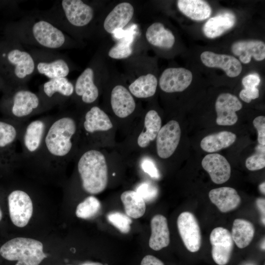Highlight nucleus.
Returning <instances> with one entry per match:
<instances>
[{
    "mask_svg": "<svg viewBox=\"0 0 265 265\" xmlns=\"http://www.w3.org/2000/svg\"><path fill=\"white\" fill-rule=\"evenodd\" d=\"M53 117L46 116L25 123L19 139L22 148L20 161H33L41 148L46 132Z\"/></svg>",
    "mask_w": 265,
    "mask_h": 265,
    "instance_id": "7",
    "label": "nucleus"
},
{
    "mask_svg": "<svg viewBox=\"0 0 265 265\" xmlns=\"http://www.w3.org/2000/svg\"><path fill=\"white\" fill-rule=\"evenodd\" d=\"M265 182L262 183L260 186H259V189L261 191V192L265 194Z\"/></svg>",
    "mask_w": 265,
    "mask_h": 265,
    "instance_id": "47",
    "label": "nucleus"
},
{
    "mask_svg": "<svg viewBox=\"0 0 265 265\" xmlns=\"http://www.w3.org/2000/svg\"><path fill=\"white\" fill-rule=\"evenodd\" d=\"M212 256L218 265H226L231 258L234 246L231 233L221 227L214 228L210 235Z\"/></svg>",
    "mask_w": 265,
    "mask_h": 265,
    "instance_id": "14",
    "label": "nucleus"
},
{
    "mask_svg": "<svg viewBox=\"0 0 265 265\" xmlns=\"http://www.w3.org/2000/svg\"><path fill=\"white\" fill-rule=\"evenodd\" d=\"M22 45L15 40L12 47L1 54L10 71L13 87L27 86V82L35 74L33 58Z\"/></svg>",
    "mask_w": 265,
    "mask_h": 265,
    "instance_id": "6",
    "label": "nucleus"
},
{
    "mask_svg": "<svg viewBox=\"0 0 265 265\" xmlns=\"http://www.w3.org/2000/svg\"><path fill=\"white\" fill-rule=\"evenodd\" d=\"M151 228L150 247L159 251L167 247L170 242V233L166 218L161 214L155 215L151 220Z\"/></svg>",
    "mask_w": 265,
    "mask_h": 265,
    "instance_id": "25",
    "label": "nucleus"
},
{
    "mask_svg": "<svg viewBox=\"0 0 265 265\" xmlns=\"http://www.w3.org/2000/svg\"><path fill=\"white\" fill-rule=\"evenodd\" d=\"M255 234L252 223L243 219H236L233 224L231 236L234 242L239 248L247 247L251 242Z\"/></svg>",
    "mask_w": 265,
    "mask_h": 265,
    "instance_id": "32",
    "label": "nucleus"
},
{
    "mask_svg": "<svg viewBox=\"0 0 265 265\" xmlns=\"http://www.w3.org/2000/svg\"><path fill=\"white\" fill-rule=\"evenodd\" d=\"M179 234L187 249L191 252L198 251L201 245V235L198 222L191 212L181 213L177 219Z\"/></svg>",
    "mask_w": 265,
    "mask_h": 265,
    "instance_id": "13",
    "label": "nucleus"
},
{
    "mask_svg": "<svg viewBox=\"0 0 265 265\" xmlns=\"http://www.w3.org/2000/svg\"><path fill=\"white\" fill-rule=\"evenodd\" d=\"M177 6L183 14L195 21L207 19L212 12L210 5L202 0H179Z\"/></svg>",
    "mask_w": 265,
    "mask_h": 265,
    "instance_id": "29",
    "label": "nucleus"
},
{
    "mask_svg": "<svg viewBox=\"0 0 265 265\" xmlns=\"http://www.w3.org/2000/svg\"><path fill=\"white\" fill-rule=\"evenodd\" d=\"M28 52L34 61L35 73L49 80L66 77L69 74L71 68L69 61L57 51L32 48Z\"/></svg>",
    "mask_w": 265,
    "mask_h": 265,
    "instance_id": "9",
    "label": "nucleus"
},
{
    "mask_svg": "<svg viewBox=\"0 0 265 265\" xmlns=\"http://www.w3.org/2000/svg\"><path fill=\"white\" fill-rule=\"evenodd\" d=\"M158 85L157 78L149 73L142 75L134 80L129 86L130 92L138 98H147L156 93Z\"/></svg>",
    "mask_w": 265,
    "mask_h": 265,
    "instance_id": "33",
    "label": "nucleus"
},
{
    "mask_svg": "<svg viewBox=\"0 0 265 265\" xmlns=\"http://www.w3.org/2000/svg\"><path fill=\"white\" fill-rule=\"evenodd\" d=\"M2 217V211L0 207V221L1 220Z\"/></svg>",
    "mask_w": 265,
    "mask_h": 265,
    "instance_id": "48",
    "label": "nucleus"
},
{
    "mask_svg": "<svg viewBox=\"0 0 265 265\" xmlns=\"http://www.w3.org/2000/svg\"><path fill=\"white\" fill-rule=\"evenodd\" d=\"M231 51L244 64L249 63L252 57L256 61H261L265 58V44L262 41H238L233 44Z\"/></svg>",
    "mask_w": 265,
    "mask_h": 265,
    "instance_id": "23",
    "label": "nucleus"
},
{
    "mask_svg": "<svg viewBox=\"0 0 265 265\" xmlns=\"http://www.w3.org/2000/svg\"><path fill=\"white\" fill-rule=\"evenodd\" d=\"M161 120L154 110L147 112L144 119L145 131L140 133L137 138V144L141 148L147 147L151 141H153L161 128Z\"/></svg>",
    "mask_w": 265,
    "mask_h": 265,
    "instance_id": "31",
    "label": "nucleus"
},
{
    "mask_svg": "<svg viewBox=\"0 0 265 265\" xmlns=\"http://www.w3.org/2000/svg\"><path fill=\"white\" fill-rule=\"evenodd\" d=\"M253 124L258 132V141L260 144L265 145V117L259 116L256 117Z\"/></svg>",
    "mask_w": 265,
    "mask_h": 265,
    "instance_id": "41",
    "label": "nucleus"
},
{
    "mask_svg": "<svg viewBox=\"0 0 265 265\" xmlns=\"http://www.w3.org/2000/svg\"><path fill=\"white\" fill-rule=\"evenodd\" d=\"M111 106L114 114L120 118L131 115L135 108V102L130 91L122 85H116L112 90Z\"/></svg>",
    "mask_w": 265,
    "mask_h": 265,
    "instance_id": "22",
    "label": "nucleus"
},
{
    "mask_svg": "<svg viewBox=\"0 0 265 265\" xmlns=\"http://www.w3.org/2000/svg\"><path fill=\"white\" fill-rule=\"evenodd\" d=\"M142 169L152 178L158 179L159 178V171L153 161L148 158H145L141 161Z\"/></svg>",
    "mask_w": 265,
    "mask_h": 265,
    "instance_id": "40",
    "label": "nucleus"
},
{
    "mask_svg": "<svg viewBox=\"0 0 265 265\" xmlns=\"http://www.w3.org/2000/svg\"><path fill=\"white\" fill-rule=\"evenodd\" d=\"M191 72L184 68H168L161 74L159 85L160 89L167 93L182 92L191 83Z\"/></svg>",
    "mask_w": 265,
    "mask_h": 265,
    "instance_id": "17",
    "label": "nucleus"
},
{
    "mask_svg": "<svg viewBox=\"0 0 265 265\" xmlns=\"http://www.w3.org/2000/svg\"><path fill=\"white\" fill-rule=\"evenodd\" d=\"M107 219L121 233L127 234L130 231L132 220L127 215L118 212H113L107 214Z\"/></svg>",
    "mask_w": 265,
    "mask_h": 265,
    "instance_id": "36",
    "label": "nucleus"
},
{
    "mask_svg": "<svg viewBox=\"0 0 265 265\" xmlns=\"http://www.w3.org/2000/svg\"><path fill=\"white\" fill-rule=\"evenodd\" d=\"M201 164L209 173L212 181L216 184L225 183L231 176V166L221 155L217 153L207 155L202 159Z\"/></svg>",
    "mask_w": 265,
    "mask_h": 265,
    "instance_id": "18",
    "label": "nucleus"
},
{
    "mask_svg": "<svg viewBox=\"0 0 265 265\" xmlns=\"http://www.w3.org/2000/svg\"><path fill=\"white\" fill-rule=\"evenodd\" d=\"M9 104V113L12 120L26 122L33 115L48 110L37 93L27 86L13 87Z\"/></svg>",
    "mask_w": 265,
    "mask_h": 265,
    "instance_id": "8",
    "label": "nucleus"
},
{
    "mask_svg": "<svg viewBox=\"0 0 265 265\" xmlns=\"http://www.w3.org/2000/svg\"><path fill=\"white\" fill-rule=\"evenodd\" d=\"M236 137L232 132L222 131L204 137L200 142V146L206 152L213 153L231 146Z\"/></svg>",
    "mask_w": 265,
    "mask_h": 265,
    "instance_id": "30",
    "label": "nucleus"
},
{
    "mask_svg": "<svg viewBox=\"0 0 265 265\" xmlns=\"http://www.w3.org/2000/svg\"><path fill=\"white\" fill-rule=\"evenodd\" d=\"M74 93V85L66 77L48 80L39 86L37 92L47 110L61 106Z\"/></svg>",
    "mask_w": 265,
    "mask_h": 265,
    "instance_id": "11",
    "label": "nucleus"
},
{
    "mask_svg": "<svg viewBox=\"0 0 265 265\" xmlns=\"http://www.w3.org/2000/svg\"><path fill=\"white\" fill-rule=\"evenodd\" d=\"M77 169L86 192L97 194L106 189L108 168L106 158L100 151L95 149L85 151L78 160Z\"/></svg>",
    "mask_w": 265,
    "mask_h": 265,
    "instance_id": "4",
    "label": "nucleus"
},
{
    "mask_svg": "<svg viewBox=\"0 0 265 265\" xmlns=\"http://www.w3.org/2000/svg\"><path fill=\"white\" fill-rule=\"evenodd\" d=\"M145 37L150 44L163 49L171 48L175 41L173 33L159 22L154 23L148 27Z\"/></svg>",
    "mask_w": 265,
    "mask_h": 265,
    "instance_id": "28",
    "label": "nucleus"
},
{
    "mask_svg": "<svg viewBox=\"0 0 265 265\" xmlns=\"http://www.w3.org/2000/svg\"><path fill=\"white\" fill-rule=\"evenodd\" d=\"M83 129L87 135L110 130L113 125L108 115L97 106L91 107L85 114Z\"/></svg>",
    "mask_w": 265,
    "mask_h": 265,
    "instance_id": "26",
    "label": "nucleus"
},
{
    "mask_svg": "<svg viewBox=\"0 0 265 265\" xmlns=\"http://www.w3.org/2000/svg\"><path fill=\"white\" fill-rule=\"evenodd\" d=\"M209 197L222 212H227L236 209L241 201L236 190L227 186L212 189L209 192Z\"/></svg>",
    "mask_w": 265,
    "mask_h": 265,
    "instance_id": "24",
    "label": "nucleus"
},
{
    "mask_svg": "<svg viewBox=\"0 0 265 265\" xmlns=\"http://www.w3.org/2000/svg\"><path fill=\"white\" fill-rule=\"evenodd\" d=\"M200 58L206 66L221 68L231 78L237 77L242 71L240 61L232 55L205 51L201 53Z\"/></svg>",
    "mask_w": 265,
    "mask_h": 265,
    "instance_id": "19",
    "label": "nucleus"
},
{
    "mask_svg": "<svg viewBox=\"0 0 265 265\" xmlns=\"http://www.w3.org/2000/svg\"><path fill=\"white\" fill-rule=\"evenodd\" d=\"M8 203L12 223L18 227L26 226L33 212L32 202L29 195L23 190H15L8 195Z\"/></svg>",
    "mask_w": 265,
    "mask_h": 265,
    "instance_id": "12",
    "label": "nucleus"
},
{
    "mask_svg": "<svg viewBox=\"0 0 265 265\" xmlns=\"http://www.w3.org/2000/svg\"><path fill=\"white\" fill-rule=\"evenodd\" d=\"M85 104L93 103L99 96V90L95 83V71L91 66L86 68L77 78L74 93Z\"/></svg>",
    "mask_w": 265,
    "mask_h": 265,
    "instance_id": "20",
    "label": "nucleus"
},
{
    "mask_svg": "<svg viewBox=\"0 0 265 265\" xmlns=\"http://www.w3.org/2000/svg\"><path fill=\"white\" fill-rule=\"evenodd\" d=\"M25 122L0 120V165H15L20 162L16 145Z\"/></svg>",
    "mask_w": 265,
    "mask_h": 265,
    "instance_id": "10",
    "label": "nucleus"
},
{
    "mask_svg": "<svg viewBox=\"0 0 265 265\" xmlns=\"http://www.w3.org/2000/svg\"><path fill=\"white\" fill-rule=\"evenodd\" d=\"M36 13L64 32L87 26L94 16L93 8L81 0H58L49 9Z\"/></svg>",
    "mask_w": 265,
    "mask_h": 265,
    "instance_id": "3",
    "label": "nucleus"
},
{
    "mask_svg": "<svg viewBox=\"0 0 265 265\" xmlns=\"http://www.w3.org/2000/svg\"><path fill=\"white\" fill-rule=\"evenodd\" d=\"M13 30L15 40L33 48L57 51L69 47L71 43L65 32L36 12L22 17Z\"/></svg>",
    "mask_w": 265,
    "mask_h": 265,
    "instance_id": "2",
    "label": "nucleus"
},
{
    "mask_svg": "<svg viewBox=\"0 0 265 265\" xmlns=\"http://www.w3.org/2000/svg\"><path fill=\"white\" fill-rule=\"evenodd\" d=\"M242 105L235 95L229 93L220 94L215 102L217 114L216 122L220 126H232L238 119L236 111L241 109Z\"/></svg>",
    "mask_w": 265,
    "mask_h": 265,
    "instance_id": "16",
    "label": "nucleus"
},
{
    "mask_svg": "<svg viewBox=\"0 0 265 265\" xmlns=\"http://www.w3.org/2000/svg\"><path fill=\"white\" fill-rule=\"evenodd\" d=\"M101 209L99 200L95 196L86 197L77 206L76 216L82 219H89L96 215Z\"/></svg>",
    "mask_w": 265,
    "mask_h": 265,
    "instance_id": "35",
    "label": "nucleus"
},
{
    "mask_svg": "<svg viewBox=\"0 0 265 265\" xmlns=\"http://www.w3.org/2000/svg\"><path fill=\"white\" fill-rule=\"evenodd\" d=\"M240 98L245 103H249L252 100L259 97V91L256 88H244L239 92Z\"/></svg>",
    "mask_w": 265,
    "mask_h": 265,
    "instance_id": "42",
    "label": "nucleus"
},
{
    "mask_svg": "<svg viewBox=\"0 0 265 265\" xmlns=\"http://www.w3.org/2000/svg\"><path fill=\"white\" fill-rule=\"evenodd\" d=\"M132 53L131 43L129 41H120L113 46L108 53V56L113 59L126 58Z\"/></svg>",
    "mask_w": 265,
    "mask_h": 265,
    "instance_id": "38",
    "label": "nucleus"
},
{
    "mask_svg": "<svg viewBox=\"0 0 265 265\" xmlns=\"http://www.w3.org/2000/svg\"><path fill=\"white\" fill-rule=\"evenodd\" d=\"M236 21L235 16L226 12L210 18L204 25L203 31L209 38H215L232 28Z\"/></svg>",
    "mask_w": 265,
    "mask_h": 265,
    "instance_id": "27",
    "label": "nucleus"
},
{
    "mask_svg": "<svg viewBox=\"0 0 265 265\" xmlns=\"http://www.w3.org/2000/svg\"><path fill=\"white\" fill-rule=\"evenodd\" d=\"M0 254L8 261H17L15 265H39L47 257L40 241L30 238H16L5 242Z\"/></svg>",
    "mask_w": 265,
    "mask_h": 265,
    "instance_id": "5",
    "label": "nucleus"
},
{
    "mask_svg": "<svg viewBox=\"0 0 265 265\" xmlns=\"http://www.w3.org/2000/svg\"><path fill=\"white\" fill-rule=\"evenodd\" d=\"M265 145L259 144L256 153L248 157L245 161L246 168L251 171L261 169L265 166Z\"/></svg>",
    "mask_w": 265,
    "mask_h": 265,
    "instance_id": "37",
    "label": "nucleus"
},
{
    "mask_svg": "<svg viewBox=\"0 0 265 265\" xmlns=\"http://www.w3.org/2000/svg\"><path fill=\"white\" fill-rule=\"evenodd\" d=\"M181 128L178 122L171 120L161 127L156 139L157 151L162 159L171 157L176 150L180 140Z\"/></svg>",
    "mask_w": 265,
    "mask_h": 265,
    "instance_id": "15",
    "label": "nucleus"
},
{
    "mask_svg": "<svg viewBox=\"0 0 265 265\" xmlns=\"http://www.w3.org/2000/svg\"><path fill=\"white\" fill-rule=\"evenodd\" d=\"M78 128V124L72 116L62 113L54 116L41 148L32 162L48 167H62L73 151Z\"/></svg>",
    "mask_w": 265,
    "mask_h": 265,
    "instance_id": "1",
    "label": "nucleus"
},
{
    "mask_svg": "<svg viewBox=\"0 0 265 265\" xmlns=\"http://www.w3.org/2000/svg\"><path fill=\"white\" fill-rule=\"evenodd\" d=\"M120 198L128 216L138 218L144 215L146 211L145 202L135 191H125L122 193Z\"/></svg>",
    "mask_w": 265,
    "mask_h": 265,
    "instance_id": "34",
    "label": "nucleus"
},
{
    "mask_svg": "<svg viewBox=\"0 0 265 265\" xmlns=\"http://www.w3.org/2000/svg\"><path fill=\"white\" fill-rule=\"evenodd\" d=\"M260 81V78L258 74H251L242 79V83L244 88H256L259 84Z\"/></svg>",
    "mask_w": 265,
    "mask_h": 265,
    "instance_id": "43",
    "label": "nucleus"
},
{
    "mask_svg": "<svg viewBox=\"0 0 265 265\" xmlns=\"http://www.w3.org/2000/svg\"><path fill=\"white\" fill-rule=\"evenodd\" d=\"M78 265H104L99 262H86L82 264H79Z\"/></svg>",
    "mask_w": 265,
    "mask_h": 265,
    "instance_id": "46",
    "label": "nucleus"
},
{
    "mask_svg": "<svg viewBox=\"0 0 265 265\" xmlns=\"http://www.w3.org/2000/svg\"><path fill=\"white\" fill-rule=\"evenodd\" d=\"M140 265H164V263L156 257L147 255L142 260Z\"/></svg>",
    "mask_w": 265,
    "mask_h": 265,
    "instance_id": "44",
    "label": "nucleus"
},
{
    "mask_svg": "<svg viewBox=\"0 0 265 265\" xmlns=\"http://www.w3.org/2000/svg\"><path fill=\"white\" fill-rule=\"evenodd\" d=\"M134 8L129 2H123L116 5L106 17L103 26L108 33L124 28L132 20Z\"/></svg>",
    "mask_w": 265,
    "mask_h": 265,
    "instance_id": "21",
    "label": "nucleus"
},
{
    "mask_svg": "<svg viewBox=\"0 0 265 265\" xmlns=\"http://www.w3.org/2000/svg\"><path fill=\"white\" fill-rule=\"evenodd\" d=\"M256 205L257 206V207L260 211L262 216H263V221L264 220V221L265 222V200L264 198H259L257 199L256 201Z\"/></svg>",
    "mask_w": 265,
    "mask_h": 265,
    "instance_id": "45",
    "label": "nucleus"
},
{
    "mask_svg": "<svg viewBox=\"0 0 265 265\" xmlns=\"http://www.w3.org/2000/svg\"><path fill=\"white\" fill-rule=\"evenodd\" d=\"M135 191L143 198L145 202H151L155 200L158 194L156 186L151 182H143L135 188Z\"/></svg>",
    "mask_w": 265,
    "mask_h": 265,
    "instance_id": "39",
    "label": "nucleus"
}]
</instances>
